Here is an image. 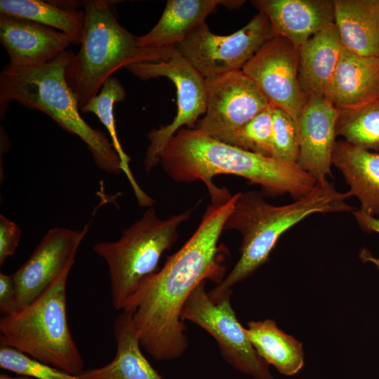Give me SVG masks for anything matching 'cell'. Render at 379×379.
<instances>
[{"label": "cell", "instance_id": "6da1fadb", "mask_svg": "<svg viewBox=\"0 0 379 379\" xmlns=\"http://www.w3.org/2000/svg\"><path fill=\"white\" fill-rule=\"evenodd\" d=\"M237 193L227 189L211 197L201 220L185 244L142 284L125 310L141 347L157 361L180 357L188 347L182 307L191 293L207 280L225 277L218 240ZM124 311V310H123Z\"/></svg>", "mask_w": 379, "mask_h": 379}, {"label": "cell", "instance_id": "7a4b0ae2", "mask_svg": "<svg viewBox=\"0 0 379 379\" xmlns=\"http://www.w3.org/2000/svg\"><path fill=\"white\" fill-rule=\"evenodd\" d=\"M159 164L176 182L201 180L209 194L220 188L213 182L220 174L246 178L269 196L288 194L295 199L310 193L317 182L298 164L253 153L187 128L168 142Z\"/></svg>", "mask_w": 379, "mask_h": 379}, {"label": "cell", "instance_id": "3957f363", "mask_svg": "<svg viewBox=\"0 0 379 379\" xmlns=\"http://www.w3.org/2000/svg\"><path fill=\"white\" fill-rule=\"evenodd\" d=\"M350 192H340L326 178L317 180L314 189L293 202L274 206L258 192H239L224 230H235L242 236L240 258L230 273L208 292L217 302L231 297L232 288L253 274L269 258L279 237L308 215L321 213L352 212L345 199Z\"/></svg>", "mask_w": 379, "mask_h": 379}, {"label": "cell", "instance_id": "277c9868", "mask_svg": "<svg viewBox=\"0 0 379 379\" xmlns=\"http://www.w3.org/2000/svg\"><path fill=\"white\" fill-rule=\"evenodd\" d=\"M74 53L66 51L42 65L13 67L0 74V117L12 101L30 110L40 111L67 132L78 136L90 151L96 166L111 174L121 172L119 157L105 133L88 125L80 114L77 99L65 77Z\"/></svg>", "mask_w": 379, "mask_h": 379}, {"label": "cell", "instance_id": "5b68a950", "mask_svg": "<svg viewBox=\"0 0 379 379\" xmlns=\"http://www.w3.org/2000/svg\"><path fill=\"white\" fill-rule=\"evenodd\" d=\"M73 265L32 303L1 318L0 345L77 375L84 371V360L67 317L66 284Z\"/></svg>", "mask_w": 379, "mask_h": 379}, {"label": "cell", "instance_id": "8992f818", "mask_svg": "<svg viewBox=\"0 0 379 379\" xmlns=\"http://www.w3.org/2000/svg\"><path fill=\"white\" fill-rule=\"evenodd\" d=\"M192 211L161 219L149 207L138 220L122 231L119 239L93 246L107 265L115 310H125L145 281L158 272L163 253L175 243L178 230L190 218Z\"/></svg>", "mask_w": 379, "mask_h": 379}, {"label": "cell", "instance_id": "52a82bcc", "mask_svg": "<svg viewBox=\"0 0 379 379\" xmlns=\"http://www.w3.org/2000/svg\"><path fill=\"white\" fill-rule=\"evenodd\" d=\"M115 1L87 0L79 51L68 65L65 77L80 109L94 98L111 75L131 63L137 36L119 22Z\"/></svg>", "mask_w": 379, "mask_h": 379}, {"label": "cell", "instance_id": "ba28073f", "mask_svg": "<svg viewBox=\"0 0 379 379\" xmlns=\"http://www.w3.org/2000/svg\"><path fill=\"white\" fill-rule=\"evenodd\" d=\"M138 78L147 81L166 77L173 81L177 94V113L172 122L149 132V145L144 166L149 172L159 164V154L171 138L183 126L194 129L206 112V80L175 46L139 49L132 64L125 67Z\"/></svg>", "mask_w": 379, "mask_h": 379}, {"label": "cell", "instance_id": "9c48e42d", "mask_svg": "<svg viewBox=\"0 0 379 379\" xmlns=\"http://www.w3.org/2000/svg\"><path fill=\"white\" fill-rule=\"evenodd\" d=\"M267 16L258 11L229 35L212 33L205 23L175 47L205 79L241 70L261 47L275 36Z\"/></svg>", "mask_w": 379, "mask_h": 379}, {"label": "cell", "instance_id": "30bf717a", "mask_svg": "<svg viewBox=\"0 0 379 379\" xmlns=\"http://www.w3.org/2000/svg\"><path fill=\"white\" fill-rule=\"evenodd\" d=\"M206 282L199 284L189 295L182 309V319L194 323L213 336L224 360L237 371L254 379H274L270 366L258 354L246 328L238 321L230 297L212 301Z\"/></svg>", "mask_w": 379, "mask_h": 379}, {"label": "cell", "instance_id": "8fae6325", "mask_svg": "<svg viewBox=\"0 0 379 379\" xmlns=\"http://www.w3.org/2000/svg\"><path fill=\"white\" fill-rule=\"evenodd\" d=\"M206 107L194 130L220 140L267 108L270 104L242 70L205 79Z\"/></svg>", "mask_w": 379, "mask_h": 379}, {"label": "cell", "instance_id": "7c38bea8", "mask_svg": "<svg viewBox=\"0 0 379 379\" xmlns=\"http://www.w3.org/2000/svg\"><path fill=\"white\" fill-rule=\"evenodd\" d=\"M298 65V49L285 38L275 36L241 69L272 106L296 122L307 99L300 84Z\"/></svg>", "mask_w": 379, "mask_h": 379}, {"label": "cell", "instance_id": "4fadbf2b", "mask_svg": "<svg viewBox=\"0 0 379 379\" xmlns=\"http://www.w3.org/2000/svg\"><path fill=\"white\" fill-rule=\"evenodd\" d=\"M89 225L86 224L81 230H50L28 260L12 274L20 309L39 298L69 264L74 263Z\"/></svg>", "mask_w": 379, "mask_h": 379}, {"label": "cell", "instance_id": "5bb4252c", "mask_svg": "<svg viewBox=\"0 0 379 379\" xmlns=\"http://www.w3.org/2000/svg\"><path fill=\"white\" fill-rule=\"evenodd\" d=\"M339 111L322 95H310L297 124L300 153L298 164L317 180L331 174Z\"/></svg>", "mask_w": 379, "mask_h": 379}, {"label": "cell", "instance_id": "9a60e30c", "mask_svg": "<svg viewBox=\"0 0 379 379\" xmlns=\"http://www.w3.org/2000/svg\"><path fill=\"white\" fill-rule=\"evenodd\" d=\"M0 41L9 65L29 67L47 63L62 55L71 44L69 35L30 20L0 13Z\"/></svg>", "mask_w": 379, "mask_h": 379}, {"label": "cell", "instance_id": "2e32d148", "mask_svg": "<svg viewBox=\"0 0 379 379\" xmlns=\"http://www.w3.org/2000/svg\"><path fill=\"white\" fill-rule=\"evenodd\" d=\"M251 4L267 16L276 36L297 49L334 23V0H253Z\"/></svg>", "mask_w": 379, "mask_h": 379}, {"label": "cell", "instance_id": "e0dca14e", "mask_svg": "<svg viewBox=\"0 0 379 379\" xmlns=\"http://www.w3.org/2000/svg\"><path fill=\"white\" fill-rule=\"evenodd\" d=\"M244 1L168 0L154 27L143 36H137L139 49H157L175 46L195 29L205 23L208 15L218 6L239 8Z\"/></svg>", "mask_w": 379, "mask_h": 379}, {"label": "cell", "instance_id": "ac0fdd59", "mask_svg": "<svg viewBox=\"0 0 379 379\" xmlns=\"http://www.w3.org/2000/svg\"><path fill=\"white\" fill-rule=\"evenodd\" d=\"M325 96L339 111L361 107L379 97V57L343 48Z\"/></svg>", "mask_w": 379, "mask_h": 379}, {"label": "cell", "instance_id": "d6986e66", "mask_svg": "<svg viewBox=\"0 0 379 379\" xmlns=\"http://www.w3.org/2000/svg\"><path fill=\"white\" fill-rule=\"evenodd\" d=\"M332 165L342 173L351 195L359 200V210L379 219V154L338 140Z\"/></svg>", "mask_w": 379, "mask_h": 379}, {"label": "cell", "instance_id": "ffe728a7", "mask_svg": "<svg viewBox=\"0 0 379 379\" xmlns=\"http://www.w3.org/2000/svg\"><path fill=\"white\" fill-rule=\"evenodd\" d=\"M334 24L344 48L379 57V0H334Z\"/></svg>", "mask_w": 379, "mask_h": 379}, {"label": "cell", "instance_id": "44dd1931", "mask_svg": "<svg viewBox=\"0 0 379 379\" xmlns=\"http://www.w3.org/2000/svg\"><path fill=\"white\" fill-rule=\"evenodd\" d=\"M117 352L107 364L83 371L77 379H164L141 351L129 311H121L114 321Z\"/></svg>", "mask_w": 379, "mask_h": 379}, {"label": "cell", "instance_id": "7402d4cb", "mask_svg": "<svg viewBox=\"0 0 379 379\" xmlns=\"http://www.w3.org/2000/svg\"><path fill=\"white\" fill-rule=\"evenodd\" d=\"M343 50L334 23L312 36L299 48V81L307 96L326 95Z\"/></svg>", "mask_w": 379, "mask_h": 379}, {"label": "cell", "instance_id": "603a6c76", "mask_svg": "<svg viewBox=\"0 0 379 379\" xmlns=\"http://www.w3.org/2000/svg\"><path fill=\"white\" fill-rule=\"evenodd\" d=\"M247 335L260 357L280 373L293 375L304 366L302 343L280 329L272 319L251 321Z\"/></svg>", "mask_w": 379, "mask_h": 379}, {"label": "cell", "instance_id": "cb8c5ba5", "mask_svg": "<svg viewBox=\"0 0 379 379\" xmlns=\"http://www.w3.org/2000/svg\"><path fill=\"white\" fill-rule=\"evenodd\" d=\"M126 95V91L121 82L116 77H111L105 81L100 91L91 98L80 112L94 114L106 128L112 144L119 157L121 172L126 175L138 204L149 208L152 207L155 201L136 182L129 167L130 157L124 151L117 133L114 107L115 103L123 101Z\"/></svg>", "mask_w": 379, "mask_h": 379}, {"label": "cell", "instance_id": "d4e9b609", "mask_svg": "<svg viewBox=\"0 0 379 379\" xmlns=\"http://www.w3.org/2000/svg\"><path fill=\"white\" fill-rule=\"evenodd\" d=\"M0 13L30 20L72 36L80 45L86 14L81 10H65L50 1L1 0Z\"/></svg>", "mask_w": 379, "mask_h": 379}, {"label": "cell", "instance_id": "484cf974", "mask_svg": "<svg viewBox=\"0 0 379 379\" xmlns=\"http://www.w3.org/2000/svg\"><path fill=\"white\" fill-rule=\"evenodd\" d=\"M335 132L355 146L378 151L379 97L361 107L339 111Z\"/></svg>", "mask_w": 379, "mask_h": 379}, {"label": "cell", "instance_id": "4316f807", "mask_svg": "<svg viewBox=\"0 0 379 379\" xmlns=\"http://www.w3.org/2000/svg\"><path fill=\"white\" fill-rule=\"evenodd\" d=\"M218 140L253 153L275 158L272 142V106L270 105L244 126Z\"/></svg>", "mask_w": 379, "mask_h": 379}, {"label": "cell", "instance_id": "83f0119b", "mask_svg": "<svg viewBox=\"0 0 379 379\" xmlns=\"http://www.w3.org/2000/svg\"><path fill=\"white\" fill-rule=\"evenodd\" d=\"M0 347L2 368L35 379H77V375L37 361L15 348Z\"/></svg>", "mask_w": 379, "mask_h": 379}, {"label": "cell", "instance_id": "f1b7e54d", "mask_svg": "<svg viewBox=\"0 0 379 379\" xmlns=\"http://www.w3.org/2000/svg\"><path fill=\"white\" fill-rule=\"evenodd\" d=\"M272 142L276 159L298 164L300 153L298 124L286 112L273 106Z\"/></svg>", "mask_w": 379, "mask_h": 379}, {"label": "cell", "instance_id": "f546056e", "mask_svg": "<svg viewBox=\"0 0 379 379\" xmlns=\"http://www.w3.org/2000/svg\"><path fill=\"white\" fill-rule=\"evenodd\" d=\"M21 236L20 227L13 221L0 215V265L12 256L18 246Z\"/></svg>", "mask_w": 379, "mask_h": 379}, {"label": "cell", "instance_id": "4dcf8cb0", "mask_svg": "<svg viewBox=\"0 0 379 379\" xmlns=\"http://www.w3.org/2000/svg\"><path fill=\"white\" fill-rule=\"evenodd\" d=\"M20 310L17 291L12 274L0 273V310L4 315Z\"/></svg>", "mask_w": 379, "mask_h": 379}, {"label": "cell", "instance_id": "1f68e13d", "mask_svg": "<svg viewBox=\"0 0 379 379\" xmlns=\"http://www.w3.org/2000/svg\"><path fill=\"white\" fill-rule=\"evenodd\" d=\"M361 228L366 232H375L379 234V219L367 215L359 210L352 212Z\"/></svg>", "mask_w": 379, "mask_h": 379}, {"label": "cell", "instance_id": "d6a6232c", "mask_svg": "<svg viewBox=\"0 0 379 379\" xmlns=\"http://www.w3.org/2000/svg\"><path fill=\"white\" fill-rule=\"evenodd\" d=\"M359 257L364 262H371L379 269V258L373 256L367 249H362L359 253Z\"/></svg>", "mask_w": 379, "mask_h": 379}, {"label": "cell", "instance_id": "836d02e7", "mask_svg": "<svg viewBox=\"0 0 379 379\" xmlns=\"http://www.w3.org/2000/svg\"><path fill=\"white\" fill-rule=\"evenodd\" d=\"M0 379H35V378L26 376V375H20V376L12 377L6 374H1Z\"/></svg>", "mask_w": 379, "mask_h": 379}]
</instances>
